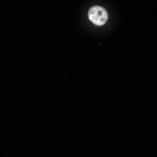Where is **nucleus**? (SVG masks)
I'll use <instances>...</instances> for the list:
<instances>
[{"label": "nucleus", "mask_w": 157, "mask_h": 157, "mask_svg": "<svg viewBox=\"0 0 157 157\" xmlns=\"http://www.w3.org/2000/svg\"><path fill=\"white\" fill-rule=\"evenodd\" d=\"M89 19L94 25L101 26L104 25L108 19L107 11L100 6H93L89 10Z\"/></svg>", "instance_id": "nucleus-1"}]
</instances>
